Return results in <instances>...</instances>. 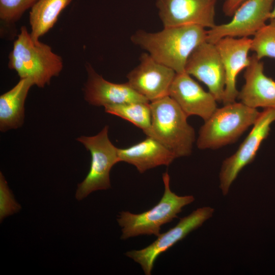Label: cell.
<instances>
[{"label":"cell","instance_id":"6da1fadb","mask_svg":"<svg viewBox=\"0 0 275 275\" xmlns=\"http://www.w3.org/2000/svg\"><path fill=\"white\" fill-rule=\"evenodd\" d=\"M207 36L205 28L187 25L163 28L155 33L138 30L130 40L155 60L180 73L185 72L188 58L198 45L206 41Z\"/></svg>","mask_w":275,"mask_h":275},{"label":"cell","instance_id":"52a82bcc","mask_svg":"<svg viewBox=\"0 0 275 275\" xmlns=\"http://www.w3.org/2000/svg\"><path fill=\"white\" fill-rule=\"evenodd\" d=\"M274 122L275 108H264L237 151L223 161L219 180V188L224 196L228 194L231 185L241 170L254 159L262 143L269 135L271 125Z\"/></svg>","mask_w":275,"mask_h":275},{"label":"cell","instance_id":"7a4b0ae2","mask_svg":"<svg viewBox=\"0 0 275 275\" xmlns=\"http://www.w3.org/2000/svg\"><path fill=\"white\" fill-rule=\"evenodd\" d=\"M8 67L20 79L29 78L34 85L43 88L58 76L63 68V59L47 44L33 40L22 26L9 55Z\"/></svg>","mask_w":275,"mask_h":275},{"label":"cell","instance_id":"8fae6325","mask_svg":"<svg viewBox=\"0 0 275 275\" xmlns=\"http://www.w3.org/2000/svg\"><path fill=\"white\" fill-rule=\"evenodd\" d=\"M216 0H157L163 28L196 25L214 27Z\"/></svg>","mask_w":275,"mask_h":275},{"label":"cell","instance_id":"ffe728a7","mask_svg":"<svg viewBox=\"0 0 275 275\" xmlns=\"http://www.w3.org/2000/svg\"><path fill=\"white\" fill-rule=\"evenodd\" d=\"M105 112L126 120L141 129L147 136L151 128L150 102H135L104 106Z\"/></svg>","mask_w":275,"mask_h":275},{"label":"cell","instance_id":"8992f818","mask_svg":"<svg viewBox=\"0 0 275 275\" xmlns=\"http://www.w3.org/2000/svg\"><path fill=\"white\" fill-rule=\"evenodd\" d=\"M108 126H105L94 136H81L76 140L90 152L91 161L89 172L78 184L75 198L80 201L91 193L111 187L109 172L120 162L118 150L109 139Z\"/></svg>","mask_w":275,"mask_h":275},{"label":"cell","instance_id":"277c9868","mask_svg":"<svg viewBox=\"0 0 275 275\" xmlns=\"http://www.w3.org/2000/svg\"><path fill=\"white\" fill-rule=\"evenodd\" d=\"M257 108L241 102H233L217 108L201 127L197 141L200 149H216L232 143L260 115Z\"/></svg>","mask_w":275,"mask_h":275},{"label":"cell","instance_id":"cb8c5ba5","mask_svg":"<svg viewBox=\"0 0 275 275\" xmlns=\"http://www.w3.org/2000/svg\"><path fill=\"white\" fill-rule=\"evenodd\" d=\"M245 0H225L223 6V11L225 15L232 16L236 9Z\"/></svg>","mask_w":275,"mask_h":275},{"label":"cell","instance_id":"5b68a950","mask_svg":"<svg viewBox=\"0 0 275 275\" xmlns=\"http://www.w3.org/2000/svg\"><path fill=\"white\" fill-rule=\"evenodd\" d=\"M162 177L164 193L155 206L139 214L129 211L119 213L117 222L122 228V240L141 235H154L157 237L160 234L162 225L177 217L184 206L195 201L191 195L178 196L171 190L170 177L168 172L163 173Z\"/></svg>","mask_w":275,"mask_h":275},{"label":"cell","instance_id":"5bb4252c","mask_svg":"<svg viewBox=\"0 0 275 275\" xmlns=\"http://www.w3.org/2000/svg\"><path fill=\"white\" fill-rule=\"evenodd\" d=\"M252 39L223 38L214 44L220 55L226 75V85L223 102L224 104L236 101L239 91L236 87L238 74L251 62L249 52Z\"/></svg>","mask_w":275,"mask_h":275},{"label":"cell","instance_id":"7c38bea8","mask_svg":"<svg viewBox=\"0 0 275 275\" xmlns=\"http://www.w3.org/2000/svg\"><path fill=\"white\" fill-rule=\"evenodd\" d=\"M185 71L204 83L217 102H223L226 75L214 44L206 41L198 45L188 58Z\"/></svg>","mask_w":275,"mask_h":275},{"label":"cell","instance_id":"ac0fdd59","mask_svg":"<svg viewBox=\"0 0 275 275\" xmlns=\"http://www.w3.org/2000/svg\"><path fill=\"white\" fill-rule=\"evenodd\" d=\"M29 78H21L9 91L0 96V130L5 132L21 126L24 118V103L34 86Z\"/></svg>","mask_w":275,"mask_h":275},{"label":"cell","instance_id":"ba28073f","mask_svg":"<svg viewBox=\"0 0 275 275\" xmlns=\"http://www.w3.org/2000/svg\"><path fill=\"white\" fill-rule=\"evenodd\" d=\"M214 211V209L211 207L199 208L188 215L180 218L175 227L160 233L148 246L141 250L127 252L125 255L139 264L146 275H150L157 257L190 232L201 226L212 217Z\"/></svg>","mask_w":275,"mask_h":275},{"label":"cell","instance_id":"9a60e30c","mask_svg":"<svg viewBox=\"0 0 275 275\" xmlns=\"http://www.w3.org/2000/svg\"><path fill=\"white\" fill-rule=\"evenodd\" d=\"M87 79L84 88V98L89 104L103 106L130 102H150L126 82H111L99 74L89 63L86 66Z\"/></svg>","mask_w":275,"mask_h":275},{"label":"cell","instance_id":"9c48e42d","mask_svg":"<svg viewBox=\"0 0 275 275\" xmlns=\"http://www.w3.org/2000/svg\"><path fill=\"white\" fill-rule=\"evenodd\" d=\"M274 0H245L227 23L207 31L206 41L215 44L225 37L248 38L254 36L269 19Z\"/></svg>","mask_w":275,"mask_h":275},{"label":"cell","instance_id":"44dd1931","mask_svg":"<svg viewBox=\"0 0 275 275\" xmlns=\"http://www.w3.org/2000/svg\"><path fill=\"white\" fill-rule=\"evenodd\" d=\"M39 0H0V19L3 33L6 30L13 37L16 35L15 23L24 12L31 8Z\"/></svg>","mask_w":275,"mask_h":275},{"label":"cell","instance_id":"603a6c76","mask_svg":"<svg viewBox=\"0 0 275 275\" xmlns=\"http://www.w3.org/2000/svg\"><path fill=\"white\" fill-rule=\"evenodd\" d=\"M21 206L15 201L7 182L2 172L0 173V220L18 212Z\"/></svg>","mask_w":275,"mask_h":275},{"label":"cell","instance_id":"d4e9b609","mask_svg":"<svg viewBox=\"0 0 275 275\" xmlns=\"http://www.w3.org/2000/svg\"><path fill=\"white\" fill-rule=\"evenodd\" d=\"M275 18V5L273 7V9L269 15V19Z\"/></svg>","mask_w":275,"mask_h":275},{"label":"cell","instance_id":"7402d4cb","mask_svg":"<svg viewBox=\"0 0 275 275\" xmlns=\"http://www.w3.org/2000/svg\"><path fill=\"white\" fill-rule=\"evenodd\" d=\"M251 50L261 60L265 57L275 59V18L270 19L254 36Z\"/></svg>","mask_w":275,"mask_h":275},{"label":"cell","instance_id":"4fadbf2b","mask_svg":"<svg viewBox=\"0 0 275 275\" xmlns=\"http://www.w3.org/2000/svg\"><path fill=\"white\" fill-rule=\"evenodd\" d=\"M169 96L188 117L196 115L205 121L217 108L214 96L205 91L185 72L176 73Z\"/></svg>","mask_w":275,"mask_h":275},{"label":"cell","instance_id":"3957f363","mask_svg":"<svg viewBox=\"0 0 275 275\" xmlns=\"http://www.w3.org/2000/svg\"><path fill=\"white\" fill-rule=\"evenodd\" d=\"M150 135L168 148L176 158L189 155L195 141L194 129L188 116L169 96L150 102Z\"/></svg>","mask_w":275,"mask_h":275},{"label":"cell","instance_id":"e0dca14e","mask_svg":"<svg viewBox=\"0 0 275 275\" xmlns=\"http://www.w3.org/2000/svg\"><path fill=\"white\" fill-rule=\"evenodd\" d=\"M120 161L133 165L140 173L160 166H169L175 155L157 140L151 136L128 148L119 149Z\"/></svg>","mask_w":275,"mask_h":275},{"label":"cell","instance_id":"d6986e66","mask_svg":"<svg viewBox=\"0 0 275 275\" xmlns=\"http://www.w3.org/2000/svg\"><path fill=\"white\" fill-rule=\"evenodd\" d=\"M72 0H39L31 8L29 15L30 35L34 40H39L52 29L61 12Z\"/></svg>","mask_w":275,"mask_h":275},{"label":"cell","instance_id":"30bf717a","mask_svg":"<svg viewBox=\"0 0 275 275\" xmlns=\"http://www.w3.org/2000/svg\"><path fill=\"white\" fill-rule=\"evenodd\" d=\"M139 61L127 75V82L150 102L169 96L175 71L155 60L147 52L141 54Z\"/></svg>","mask_w":275,"mask_h":275},{"label":"cell","instance_id":"2e32d148","mask_svg":"<svg viewBox=\"0 0 275 275\" xmlns=\"http://www.w3.org/2000/svg\"><path fill=\"white\" fill-rule=\"evenodd\" d=\"M243 77L245 82L237 97L240 102L255 108H275V81L265 75L263 63L254 54Z\"/></svg>","mask_w":275,"mask_h":275}]
</instances>
